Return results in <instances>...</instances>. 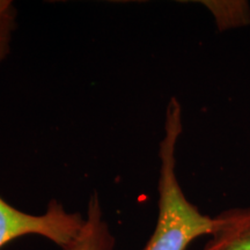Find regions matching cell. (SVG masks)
Listing matches in <instances>:
<instances>
[{
	"mask_svg": "<svg viewBox=\"0 0 250 250\" xmlns=\"http://www.w3.org/2000/svg\"><path fill=\"white\" fill-rule=\"evenodd\" d=\"M215 218V229L204 250H250V206L230 208Z\"/></svg>",
	"mask_w": 250,
	"mask_h": 250,
	"instance_id": "obj_3",
	"label": "cell"
},
{
	"mask_svg": "<svg viewBox=\"0 0 250 250\" xmlns=\"http://www.w3.org/2000/svg\"><path fill=\"white\" fill-rule=\"evenodd\" d=\"M85 218L71 213L52 199L43 214H29L12 206L0 196V249L26 235H40L64 250L79 235Z\"/></svg>",
	"mask_w": 250,
	"mask_h": 250,
	"instance_id": "obj_2",
	"label": "cell"
},
{
	"mask_svg": "<svg viewBox=\"0 0 250 250\" xmlns=\"http://www.w3.org/2000/svg\"><path fill=\"white\" fill-rule=\"evenodd\" d=\"M115 239L103 220L99 195L93 192L88 202L85 224L79 235L64 250H114Z\"/></svg>",
	"mask_w": 250,
	"mask_h": 250,
	"instance_id": "obj_4",
	"label": "cell"
},
{
	"mask_svg": "<svg viewBox=\"0 0 250 250\" xmlns=\"http://www.w3.org/2000/svg\"><path fill=\"white\" fill-rule=\"evenodd\" d=\"M182 130V108L179 100L171 98L159 148V215L154 232L143 250H186L196 239L211 236L215 229V218L203 214L189 202L177 180L176 146Z\"/></svg>",
	"mask_w": 250,
	"mask_h": 250,
	"instance_id": "obj_1",
	"label": "cell"
},
{
	"mask_svg": "<svg viewBox=\"0 0 250 250\" xmlns=\"http://www.w3.org/2000/svg\"><path fill=\"white\" fill-rule=\"evenodd\" d=\"M18 11L11 0H0V62L11 51L12 37L17 29Z\"/></svg>",
	"mask_w": 250,
	"mask_h": 250,
	"instance_id": "obj_5",
	"label": "cell"
}]
</instances>
